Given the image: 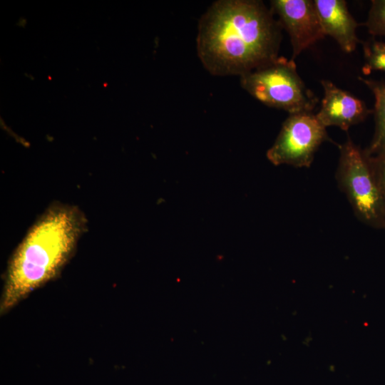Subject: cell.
Here are the masks:
<instances>
[{
	"label": "cell",
	"mask_w": 385,
	"mask_h": 385,
	"mask_svg": "<svg viewBox=\"0 0 385 385\" xmlns=\"http://www.w3.org/2000/svg\"><path fill=\"white\" fill-rule=\"evenodd\" d=\"M339 150L335 177L354 215L369 227L385 228V201L369 156L349 137L339 145Z\"/></svg>",
	"instance_id": "obj_3"
},
{
	"label": "cell",
	"mask_w": 385,
	"mask_h": 385,
	"mask_svg": "<svg viewBox=\"0 0 385 385\" xmlns=\"http://www.w3.org/2000/svg\"><path fill=\"white\" fill-rule=\"evenodd\" d=\"M86 223L76 206L53 203L45 210L9 260L0 302L1 314L59 274L74 252Z\"/></svg>",
	"instance_id": "obj_2"
},
{
	"label": "cell",
	"mask_w": 385,
	"mask_h": 385,
	"mask_svg": "<svg viewBox=\"0 0 385 385\" xmlns=\"http://www.w3.org/2000/svg\"><path fill=\"white\" fill-rule=\"evenodd\" d=\"M369 160L385 201V153L369 156Z\"/></svg>",
	"instance_id": "obj_12"
},
{
	"label": "cell",
	"mask_w": 385,
	"mask_h": 385,
	"mask_svg": "<svg viewBox=\"0 0 385 385\" xmlns=\"http://www.w3.org/2000/svg\"><path fill=\"white\" fill-rule=\"evenodd\" d=\"M197 31V56L214 76L240 77L279 56L282 28L262 1H217Z\"/></svg>",
	"instance_id": "obj_1"
},
{
	"label": "cell",
	"mask_w": 385,
	"mask_h": 385,
	"mask_svg": "<svg viewBox=\"0 0 385 385\" xmlns=\"http://www.w3.org/2000/svg\"><path fill=\"white\" fill-rule=\"evenodd\" d=\"M240 84L264 105L289 114L313 112L318 103L299 75L294 61L284 56L240 76Z\"/></svg>",
	"instance_id": "obj_4"
},
{
	"label": "cell",
	"mask_w": 385,
	"mask_h": 385,
	"mask_svg": "<svg viewBox=\"0 0 385 385\" xmlns=\"http://www.w3.org/2000/svg\"><path fill=\"white\" fill-rule=\"evenodd\" d=\"M361 43L364 58L362 73L369 75L373 71L385 72V41L372 37Z\"/></svg>",
	"instance_id": "obj_10"
},
{
	"label": "cell",
	"mask_w": 385,
	"mask_h": 385,
	"mask_svg": "<svg viewBox=\"0 0 385 385\" xmlns=\"http://www.w3.org/2000/svg\"><path fill=\"white\" fill-rule=\"evenodd\" d=\"M325 36H330L346 53L353 52L361 43L356 35L359 23L344 0H314Z\"/></svg>",
	"instance_id": "obj_8"
},
{
	"label": "cell",
	"mask_w": 385,
	"mask_h": 385,
	"mask_svg": "<svg viewBox=\"0 0 385 385\" xmlns=\"http://www.w3.org/2000/svg\"><path fill=\"white\" fill-rule=\"evenodd\" d=\"M270 9L289 36L292 60L326 36L314 0H272Z\"/></svg>",
	"instance_id": "obj_6"
},
{
	"label": "cell",
	"mask_w": 385,
	"mask_h": 385,
	"mask_svg": "<svg viewBox=\"0 0 385 385\" xmlns=\"http://www.w3.org/2000/svg\"><path fill=\"white\" fill-rule=\"evenodd\" d=\"M364 25L372 37H385V0L371 1L367 19Z\"/></svg>",
	"instance_id": "obj_11"
},
{
	"label": "cell",
	"mask_w": 385,
	"mask_h": 385,
	"mask_svg": "<svg viewBox=\"0 0 385 385\" xmlns=\"http://www.w3.org/2000/svg\"><path fill=\"white\" fill-rule=\"evenodd\" d=\"M359 79L367 86L374 97V130L371 143L365 150L369 156L379 155L385 153V81L361 76Z\"/></svg>",
	"instance_id": "obj_9"
},
{
	"label": "cell",
	"mask_w": 385,
	"mask_h": 385,
	"mask_svg": "<svg viewBox=\"0 0 385 385\" xmlns=\"http://www.w3.org/2000/svg\"><path fill=\"white\" fill-rule=\"evenodd\" d=\"M329 140L327 128L313 112L292 113L266 155L274 165L309 168L319 146Z\"/></svg>",
	"instance_id": "obj_5"
},
{
	"label": "cell",
	"mask_w": 385,
	"mask_h": 385,
	"mask_svg": "<svg viewBox=\"0 0 385 385\" xmlns=\"http://www.w3.org/2000/svg\"><path fill=\"white\" fill-rule=\"evenodd\" d=\"M324 90L321 107L315 115L326 128L337 126L347 131L351 126L365 120L373 114L361 99L344 91L332 81L322 80Z\"/></svg>",
	"instance_id": "obj_7"
}]
</instances>
